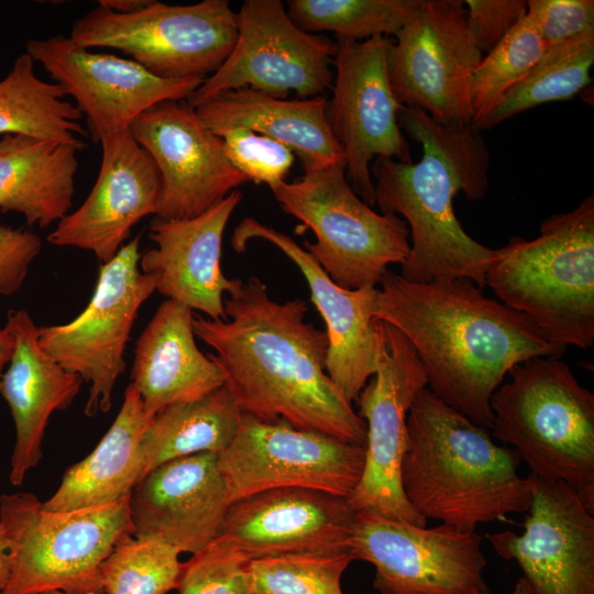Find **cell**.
<instances>
[{
    "instance_id": "6da1fadb",
    "label": "cell",
    "mask_w": 594,
    "mask_h": 594,
    "mask_svg": "<svg viewBox=\"0 0 594 594\" xmlns=\"http://www.w3.org/2000/svg\"><path fill=\"white\" fill-rule=\"evenodd\" d=\"M223 305L226 320L197 315L193 328L241 411L365 447V421L326 372L327 333L305 320L307 302H278L252 276Z\"/></svg>"
},
{
    "instance_id": "7a4b0ae2",
    "label": "cell",
    "mask_w": 594,
    "mask_h": 594,
    "mask_svg": "<svg viewBox=\"0 0 594 594\" xmlns=\"http://www.w3.org/2000/svg\"><path fill=\"white\" fill-rule=\"evenodd\" d=\"M380 286L375 318L410 342L428 389L488 430L491 397L505 376L534 356L561 358L564 352L471 279L409 282L388 270Z\"/></svg>"
},
{
    "instance_id": "3957f363",
    "label": "cell",
    "mask_w": 594,
    "mask_h": 594,
    "mask_svg": "<svg viewBox=\"0 0 594 594\" xmlns=\"http://www.w3.org/2000/svg\"><path fill=\"white\" fill-rule=\"evenodd\" d=\"M398 124L422 145L421 160L376 157L371 175L375 204L383 213L402 216L409 229L410 250L400 276L420 283L468 278L484 289L494 249L471 238L453 210L459 191L469 200L486 195L490 152L481 131L442 125L406 106L399 108Z\"/></svg>"
},
{
    "instance_id": "277c9868",
    "label": "cell",
    "mask_w": 594,
    "mask_h": 594,
    "mask_svg": "<svg viewBox=\"0 0 594 594\" xmlns=\"http://www.w3.org/2000/svg\"><path fill=\"white\" fill-rule=\"evenodd\" d=\"M514 449L498 446L488 429L446 405L427 387L407 415L402 461L404 494L413 509L464 531L527 513L528 477L518 474Z\"/></svg>"
},
{
    "instance_id": "5b68a950",
    "label": "cell",
    "mask_w": 594,
    "mask_h": 594,
    "mask_svg": "<svg viewBox=\"0 0 594 594\" xmlns=\"http://www.w3.org/2000/svg\"><path fill=\"white\" fill-rule=\"evenodd\" d=\"M497 299L557 346L594 343V196L547 218L534 240L494 249L485 274Z\"/></svg>"
},
{
    "instance_id": "8992f818",
    "label": "cell",
    "mask_w": 594,
    "mask_h": 594,
    "mask_svg": "<svg viewBox=\"0 0 594 594\" xmlns=\"http://www.w3.org/2000/svg\"><path fill=\"white\" fill-rule=\"evenodd\" d=\"M492 395V437L546 480L571 486L594 509V394L560 358L534 356Z\"/></svg>"
},
{
    "instance_id": "52a82bcc",
    "label": "cell",
    "mask_w": 594,
    "mask_h": 594,
    "mask_svg": "<svg viewBox=\"0 0 594 594\" xmlns=\"http://www.w3.org/2000/svg\"><path fill=\"white\" fill-rule=\"evenodd\" d=\"M129 498L51 512L30 492L2 494L0 522L9 541L11 571L0 594H105L101 564L123 535H133Z\"/></svg>"
},
{
    "instance_id": "ba28073f",
    "label": "cell",
    "mask_w": 594,
    "mask_h": 594,
    "mask_svg": "<svg viewBox=\"0 0 594 594\" xmlns=\"http://www.w3.org/2000/svg\"><path fill=\"white\" fill-rule=\"evenodd\" d=\"M270 188L282 210L310 229L305 250L345 289L376 287L410 250L409 229L398 216L377 213L352 189L342 166L304 170Z\"/></svg>"
},
{
    "instance_id": "9c48e42d",
    "label": "cell",
    "mask_w": 594,
    "mask_h": 594,
    "mask_svg": "<svg viewBox=\"0 0 594 594\" xmlns=\"http://www.w3.org/2000/svg\"><path fill=\"white\" fill-rule=\"evenodd\" d=\"M237 36L238 14L228 0H151L129 14L98 6L73 23L69 35L87 50H118L157 77L204 80L221 67Z\"/></svg>"
},
{
    "instance_id": "30bf717a",
    "label": "cell",
    "mask_w": 594,
    "mask_h": 594,
    "mask_svg": "<svg viewBox=\"0 0 594 594\" xmlns=\"http://www.w3.org/2000/svg\"><path fill=\"white\" fill-rule=\"evenodd\" d=\"M140 235L101 264L87 307L72 321L38 328V344L64 370L89 384L88 417L107 413L119 376L125 371L124 350L142 304L156 290L153 275L139 266Z\"/></svg>"
},
{
    "instance_id": "8fae6325",
    "label": "cell",
    "mask_w": 594,
    "mask_h": 594,
    "mask_svg": "<svg viewBox=\"0 0 594 594\" xmlns=\"http://www.w3.org/2000/svg\"><path fill=\"white\" fill-rule=\"evenodd\" d=\"M364 458V446L242 413L234 438L217 453V465L230 503L279 487L348 498L361 479Z\"/></svg>"
},
{
    "instance_id": "7c38bea8",
    "label": "cell",
    "mask_w": 594,
    "mask_h": 594,
    "mask_svg": "<svg viewBox=\"0 0 594 594\" xmlns=\"http://www.w3.org/2000/svg\"><path fill=\"white\" fill-rule=\"evenodd\" d=\"M235 44L221 67L187 98L194 109L213 97L249 88L285 99L321 96L331 87L337 43L300 30L280 0H245Z\"/></svg>"
},
{
    "instance_id": "4fadbf2b",
    "label": "cell",
    "mask_w": 594,
    "mask_h": 594,
    "mask_svg": "<svg viewBox=\"0 0 594 594\" xmlns=\"http://www.w3.org/2000/svg\"><path fill=\"white\" fill-rule=\"evenodd\" d=\"M381 336L377 371L356 398L358 415L366 425L365 458L361 479L346 499L355 512L425 527L427 519L413 509L404 494L400 469L407 415L428 380L415 349L400 331L381 321Z\"/></svg>"
},
{
    "instance_id": "5bb4252c",
    "label": "cell",
    "mask_w": 594,
    "mask_h": 594,
    "mask_svg": "<svg viewBox=\"0 0 594 594\" xmlns=\"http://www.w3.org/2000/svg\"><path fill=\"white\" fill-rule=\"evenodd\" d=\"M482 538L440 524L427 528L356 512L350 552L375 568L380 594H491Z\"/></svg>"
},
{
    "instance_id": "9a60e30c",
    "label": "cell",
    "mask_w": 594,
    "mask_h": 594,
    "mask_svg": "<svg viewBox=\"0 0 594 594\" xmlns=\"http://www.w3.org/2000/svg\"><path fill=\"white\" fill-rule=\"evenodd\" d=\"M395 37L387 63L396 100L442 125H471V81L482 53L470 35L464 1L425 0Z\"/></svg>"
},
{
    "instance_id": "2e32d148",
    "label": "cell",
    "mask_w": 594,
    "mask_h": 594,
    "mask_svg": "<svg viewBox=\"0 0 594 594\" xmlns=\"http://www.w3.org/2000/svg\"><path fill=\"white\" fill-rule=\"evenodd\" d=\"M336 76L326 116L345 156V178L369 206L375 205L371 162L391 157L411 163L409 144L398 124V110L388 72L392 41L337 40Z\"/></svg>"
},
{
    "instance_id": "e0dca14e",
    "label": "cell",
    "mask_w": 594,
    "mask_h": 594,
    "mask_svg": "<svg viewBox=\"0 0 594 594\" xmlns=\"http://www.w3.org/2000/svg\"><path fill=\"white\" fill-rule=\"evenodd\" d=\"M25 53L40 63L85 116L94 142L128 130L133 120L164 100H187L204 79H165L130 58L94 53L70 37L31 38Z\"/></svg>"
},
{
    "instance_id": "ac0fdd59",
    "label": "cell",
    "mask_w": 594,
    "mask_h": 594,
    "mask_svg": "<svg viewBox=\"0 0 594 594\" xmlns=\"http://www.w3.org/2000/svg\"><path fill=\"white\" fill-rule=\"evenodd\" d=\"M161 176L157 218H194L249 182L229 161L222 139L209 130L187 100H164L130 125Z\"/></svg>"
},
{
    "instance_id": "d6986e66",
    "label": "cell",
    "mask_w": 594,
    "mask_h": 594,
    "mask_svg": "<svg viewBox=\"0 0 594 594\" xmlns=\"http://www.w3.org/2000/svg\"><path fill=\"white\" fill-rule=\"evenodd\" d=\"M532 498L521 534L490 536L514 560L535 594H594V517L581 496L557 480L527 476Z\"/></svg>"
},
{
    "instance_id": "ffe728a7",
    "label": "cell",
    "mask_w": 594,
    "mask_h": 594,
    "mask_svg": "<svg viewBox=\"0 0 594 594\" xmlns=\"http://www.w3.org/2000/svg\"><path fill=\"white\" fill-rule=\"evenodd\" d=\"M254 239L275 245L304 275L311 302L326 323V372L343 398L352 404L380 363L381 321L375 318L378 288L345 289L339 286L294 239L253 217H246L238 224L231 245L241 253Z\"/></svg>"
},
{
    "instance_id": "44dd1931",
    "label": "cell",
    "mask_w": 594,
    "mask_h": 594,
    "mask_svg": "<svg viewBox=\"0 0 594 594\" xmlns=\"http://www.w3.org/2000/svg\"><path fill=\"white\" fill-rule=\"evenodd\" d=\"M355 515L346 497L302 487L272 488L231 503L218 538L250 561L351 554Z\"/></svg>"
},
{
    "instance_id": "7402d4cb",
    "label": "cell",
    "mask_w": 594,
    "mask_h": 594,
    "mask_svg": "<svg viewBox=\"0 0 594 594\" xmlns=\"http://www.w3.org/2000/svg\"><path fill=\"white\" fill-rule=\"evenodd\" d=\"M99 143L101 164L92 189L74 212L57 222L47 241L92 252L105 264L124 245L138 222L157 216L162 182L130 129L105 135Z\"/></svg>"
},
{
    "instance_id": "603a6c76",
    "label": "cell",
    "mask_w": 594,
    "mask_h": 594,
    "mask_svg": "<svg viewBox=\"0 0 594 594\" xmlns=\"http://www.w3.org/2000/svg\"><path fill=\"white\" fill-rule=\"evenodd\" d=\"M230 505L217 453L174 459L133 487L129 498L133 536L196 554L218 538Z\"/></svg>"
},
{
    "instance_id": "cb8c5ba5",
    "label": "cell",
    "mask_w": 594,
    "mask_h": 594,
    "mask_svg": "<svg viewBox=\"0 0 594 594\" xmlns=\"http://www.w3.org/2000/svg\"><path fill=\"white\" fill-rule=\"evenodd\" d=\"M233 190L201 215L188 219L151 221L150 239L156 244L140 257V270L153 275L156 290L212 320H226L223 294L243 283L228 278L221 268L222 238L227 223L242 199Z\"/></svg>"
},
{
    "instance_id": "d4e9b609",
    "label": "cell",
    "mask_w": 594,
    "mask_h": 594,
    "mask_svg": "<svg viewBox=\"0 0 594 594\" xmlns=\"http://www.w3.org/2000/svg\"><path fill=\"white\" fill-rule=\"evenodd\" d=\"M14 351L0 381L15 427L10 461V483L20 486L42 460V442L51 415L68 408L82 380L64 370L38 344V328L23 309L9 310L7 323Z\"/></svg>"
},
{
    "instance_id": "484cf974",
    "label": "cell",
    "mask_w": 594,
    "mask_h": 594,
    "mask_svg": "<svg viewBox=\"0 0 594 594\" xmlns=\"http://www.w3.org/2000/svg\"><path fill=\"white\" fill-rule=\"evenodd\" d=\"M194 316L191 309L166 299L136 341L130 384L153 415L224 386L222 370L196 344Z\"/></svg>"
},
{
    "instance_id": "4316f807",
    "label": "cell",
    "mask_w": 594,
    "mask_h": 594,
    "mask_svg": "<svg viewBox=\"0 0 594 594\" xmlns=\"http://www.w3.org/2000/svg\"><path fill=\"white\" fill-rule=\"evenodd\" d=\"M322 97L285 100L243 88L222 92L195 108L216 135L249 129L293 151L304 170L324 166L345 168V156L329 127Z\"/></svg>"
},
{
    "instance_id": "83f0119b",
    "label": "cell",
    "mask_w": 594,
    "mask_h": 594,
    "mask_svg": "<svg viewBox=\"0 0 594 594\" xmlns=\"http://www.w3.org/2000/svg\"><path fill=\"white\" fill-rule=\"evenodd\" d=\"M155 415L148 413L129 384L113 424L94 451L70 465L51 498V512H72L116 503L129 496L141 480L140 442Z\"/></svg>"
},
{
    "instance_id": "f1b7e54d",
    "label": "cell",
    "mask_w": 594,
    "mask_h": 594,
    "mask_svg": "<svg viewBox=\"0 0 594 594\" xmlns=\"http://www.w3.org/2000/svg\"><path fill=\"white\" fill-rule=\"evenodd\" d=\"M78 150L68 143L23 134L0 139V210L22 215L44 229L69 211Z\"/></svg>"
},
{
    "instance_id": "f546056e",
    "label": "cell",
    "mask_w": 594,
    "mask_h": 594,
    "mask_svg": "<svg viewBox=\"0 0 594 594\" xmlns=\"http://www.w3.org/2000/svg\"><path fill=\"white\" fill-rule=\"evenodd\" d=\"M241 415L226 386L196 400L165 407L154 416L142 436L141 480L170 460L221 452L234 438Z\"/></svg>"
},
{
    "instance_id": "4dcf8cb0",
    "label": "cell",
    "mask_w": 594,
    "mask_h": 594,
    "mask_svg": "<svg viewBox=\"0 0 594 594\" xmlns=\"http://www.w3.org/2000/svg\"><path fill=\"white\" fill-rule=\"evenodd\" d=\"M34 63L29 54L19 55L0 80V134L55 140L84 150L88 132L81 113L59 85L36 76Z\"/></svg>"
},
{
    "instance_id": "1f68e13d",
    "label": "cell",
    "mask_w": 594,
    "mask_h": 594,
    "mask_svg": "<svg viewBox=\"0 0 594 594\" xmlns=\"http://www.w3.org/2000/svg\"><path fill=\"white\" fill-rule=\"evenodd\" d=\"M593 63L594 30L547 47L527 76L473 128L488 130L534 107L571 99L591 84Z\"/></svg>"
},
{
    "instance_id": "d6a6232c",
    "label": "cell",
    "mask_w": 594,
    "mask_h": 594,
    "mask_svg": "<svg viewBox=\"0 0 594 594\" xmlns=\"http://www.w3.org/2000/svg\"><path fill=\"white\" fill-rule=\"evenodd\" d=\"M425 0H289L287 14L307 33L328 31L337 40L395 36Z\"/></svg>"
},
{
    "instance_id": "836d02e7",
    "label": "cell",
    "mask_w": 594,
    "mask_h": 594,
    "mask_svg": "<svg viewBox=\"0 0 594 594\" xmlns=\"http://www.w3.org/2000/svg\"><path fill=\"white\" fill-rule=\"evenodd\" d=\"M179 551L166 543L123 535L100 568L105 594H166L177 588Z\"/></svg>"
},
{
    "instance_id": "e575fe53",
    "label": "cell",
    "mask_w": 594,
    "mask_h": 594,
    "mask_svg": "<svg viewBox=\"0 0 594 594\" xmlns=\"http://www.w3.org/2000/svg\"><path fill=\"white\" fill-rule=\"evenodd\" d=\"M546 46L527 14L509 31L472 75V127L477 125L516 84L524 79Z\"/></svg>"
},
{
    "instance_id": "d590c367",
    "label": "cell",
    "mask_w": 594,
    "mask_h": 594,
    "mask_svg": "<svg viewBox=\"0 0 594 594\" xmlns=\"http://www.w3.org/2000/svg\"><path fill=\"white\" fill-rule=\"evenodd\" d=\"M351 554H285L251 560L254 594H343L341 576Z\"/></svg>"
},
{
    "instance_id": "8d00e7d4",
    "label": "cell",
    "mask_w": 594,
    "mask_h": 594,
    "mask_svg": "<svg viewBox=\"0 0 594 594\" xmlns=\"http://www.w3.org/2000/svg\"><path fill=\"white\" fill-rule=\"evenodd\" d=\"M250 560L229 542L217 538L189 560L182 562L179 594H254Z\"/></svg>"
},
{
    "instance_id": "74e56055",
    "label": "cell",
    "mask_w": 594,
    "mask_h": 594,
    "mask_svg": "<svg viewBox=\"0 0 594 594\" xmlns=\"http://www.w3.org/2000/svg\"><path fill=\"white\" fill-rule=\"evenodd\" d=\"M219 138L233 166L257 185L272 188L285 182L295 161L290 148L249 129L228 130Z\"/></svg>"
},
{
    "instance_id": "f35d334b",
    "label": "cell",
    "mask_w": 594,
    "mask_h": 594,
    "mask_svg": "<svg viewBox=\"0 0 594 594\" xmlns=\"http://www.w3.org/2000/svg\"><path fill=\"white\" fill-rule=\"evenodd\" d=\"M526 14L546 48L594 30L593 0H528Z\"/></svg>"
},
{
    "instance_id": "ab89813d",
    "label": "cell",
    "mask_w": 594,
    "mask_h": 594,
    "mask_svg": "<svg viewBox=\"0 0 594 594\" xmlns=\"http://www.w3.org/2000/svg\"><path fill=\"white\" fill-rule=\"evenodd\" d=\"M470 35L483 53H490L526 15L525 0H466Z\"/></svg>"
},
{
    "instance_id": "60d3db41",
    "label": "cell",
    "mask_w": 594,
    "mask_h": 594,
    "mask_svg": "<svg viewBox=\"0 0 594 594\" xmlns=\"http://www.w3.org/2000/svg\"><path fill=\"white\" fill-rule=\"evenodd\" d=\"M41 249L42 240L36 233L0 224L1 296H12L21 289L29 266Z\"/></svg>"
},
{
    "instance_id": "b9f144b4",
    "label": "cell",
    "mask_w": 594,
    "mask_h": 594,
    "mask_svg": "<svg viewBox=\"0 0 594 594\" xmlns=\"http://www.w3.org/2000/svg\"><path fill=\"white\" fill-rule=\"evenodd\" d=\"M150 2L151 0H99L98 6L117 13L129 14L142 10Z\"/></svg>"
},
{
    "instance_id": "7bdbcfd3",
    "label": "cell",
    "mask_w": 594,
    "mask_h": 594,
    "mask_svg": "<svg viewBox=\"0 0 594 594\" xmlns=\"http://www.w3.org/2000/svg\"><path fill=\"white\" fill-rule=\"evenodd\" d=\"M11 571V556L9 541L3 526L0 522V592L6 587Z\"/></svg>"
},
{
    "instance_id": "ee69618b",
    "label": "cell",
    "mask_w": 594,
    "mask_h": 594,
    "mask_svg": "<svg viewBox=\"0 0 594 594\" xmlns=\"http://www.w3.org/2000/svg\"><path fill=\"white\" fill-rule=\"evenodd\" d=\"M14 351V338L8 326L0 328V381Z\"/></svg>"
},
{
    "instance_id": "f6af8a7d",
    "label": "cell",
    "mask_w": 594,
    "mask_h": 594,
    "mask_svg": "<svg viewBox=\"0 0 594 594\" xmlns=\"http://www.w3.org/2000/svg\"><path fill=\"white\" fill-rule=\"evenodd\" d=\"M512 594H535L530 587V585L528 584V582L525 580V578H520L513 591H512Z\"/></svg>"
},
{
    "instance_id": "bcb514c9",
    "label": "cell",
    "mask_w": 594,
    "mask_h": 594,
    "mask_svg": "<svg viewBox=\"0 0 594 594\" xmlns=\"http://www.w3.org/2000/svg\"><path fill=\"white\" fill-rule=\"evenodd\" d=\"M42 594H65L61 591H51V592H45V593H42Z\"/></svg>"
}]
</instances>
